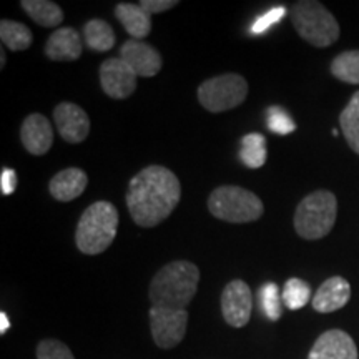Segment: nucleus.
Listing matches in <instances>:
<instances>
[{"mask_svg":"<svg viewBox=\"0 0 359 359\" xmlns=\"http://www.w3.org/2000/svg\"><path fill=\"white\" fill-rule=\"evenodd\" d=\"M182 198V187L172 170L150 165L132 178L127 206L138 226L154 228L167 219Z\"/></svg>","mask_w":359,"mask_h":359,"instance_id":"f257e3e1","label":"nucleus"},{"mask_svg":"<svg viewBox=\"0 0 359 359\" xmlns=\"http://www.w3.org/2000/svg\"><path fill=\"white\" fill-rule=\"evenodd\" d=\"M200 269L196 264L178 259L165 264L154 276L150 285L151 306L187 309L196 294Z\"/></svg>","mask_w":359,"mask_h":359,"instance_id":"f03ea898","label":"nucleus"},{"mask_svg":"<svg viewBox=\"0 0 359 359\" xmlns=\"http://www.w3.org/2000/svg\"><path fill=\"white\" fill-rule=\"evenodd\" d=\"M118 212L109 201L92 203L80 217L75 233L77 248L85 255H100L114 243Z\"/></svg>","mask_w":359,"mask_h":359,"instance_id":"7ed1b4c3","label":"nucleus"},{"mask_svg":"<svg viewBox=\"0 0 359 359\" xmlns=\"http://www.w3.org/2000/svg\"><path fill=\"white\" fill-rule=\"evenodd\" d=\"M338 215V200L331 191L309 193L294 213V230L304 240H320L333 230Z\"/></svg>","mask_w":359,"mask_h":359,"instance_id":"20e7f679","label":"nucleus"},{"mask_svg":"<svg viewBox=\"0 0 359 359\" xmlns=\"http://www.w3.org/2000/svg\"><path fill=\"white\" fill-rule=\"evenodd\" d=\"M291 22L299 37L314 47H330L339 39V25L334 15L320 2L303 0L291 8Z\"/></svg>","mask_w":359,"mask_h":359,"instance_id":"39448f33","label":"nucleus"},{"mask_svg":"<svg viewBox=\"0 0 359 359\" xmlns=\"http://www.w3.org/2000/svg\"><path fill=\"white\" fill-rule=\"evenodd\" d=\"M208 210L215 218L228 223H251L262 218L263 201L253 191L241 187L215 188L208 198Z\"/></svg>","mask_w":359,"mask_h":359,"instance_id":"423d86ee","label":"nucleus"},{"mask_svg":"<svg viewBox=\"0 0 359 359\" xmlns=\"http://www.w3.org/2000/svg\"><path fill=\"white\" fill-rule=\"evenodd\" d=\"M248 95V83L238 74H224L206 80L198 87L201 107L212 114L233 110L240 107Z\"/></svg>","mask_w":359,"mask_h":359,"instance_id":"0eeeda50","label":"nucleus"},{"mask_svg":"<svg viewBox=\"0 0 359 359\" xmlns=\"http://www.w3.org/2000/svg\"><path fill=\"white\" fill-rule=\"evenodd\" d=\"M187 309L151 306L150 327L155 344L161 349H172L182 343L187 334Z\"/></svg>","mask_w":359,"mask_h":359,"instance_id":"6e6552de","label":"nucleus"},{"mask_svg":"<svg viewBox=\"0 0 359 359\" xmlns=\"http://www.w3.org/2000/svg\"><path fill=\"white\" fill-rule=\"evenodd\" d=\"M253 309V294L250 286L241 280H233L224 286L222 294V313L224 321L233 327L248 325Z\"/></svg>","mask_w":359,"mask_h":359,"instance_id":"1a4fd4ad","label":"nucleus"},{"mask_svg":"<svg viewBox=\"0 0 359 359\" xmlns=\"http://www.w3.org/2000/svg\"><path fill=\"white\" fill-rule=\"evenodd\" d=\"M137 74L122 58H109L100 67V83L103 92L115 100L128 98L137 88Z\"/></svg>","mask_w":359,"mask_h":359,"instance_id":"9d476101","label":"nucleus"},{"mask_svg":"<svg viewBox=\"0 0 359 359\" xmlns=\"http://www.w3.org/2000/svg\"><path fill=\"white\" fill-rule=\"evenodd\" d=\"M120 58L128 64L137 77H155L161 70L163 60L156 48L142 40L130 39L120 48Z\"/></svg>","mask_w":359,"mask_h":359,"instance_id":"9b49d317","label":"nucleus"},{"mask_svg":"<svg viewBox=\"0 0 359 359\" xmlns=\"http://www.w3.org/2000/svg\"><path fill=\"white\" fill-rule=\"evenodd\" d=\"M53 120L60 137L69 143L83 142L90 132L88 115L75 103H58L53 110Z\"/></svg>","mask_w":359,"mask_h":359,"instance_id":"f8f14e48","label":"nucleus"},{"mask_svg":"<svg viewBox=\"0 0 359 359\" xmlns=\"http://www.w3.org/2000/svg\"><path fill=\"white\" fill-rule=\"evenodd\" d=\"M308 359H358V348L348 333L330 330L316 339Z\"/></svg>","mask_w":359,"mask_h":359,"instance_id":"ddd939ff","label":"nucleus"},{"mask_svg":"<svg viewBox=\"0 0 359 359\" xmlns=\"http://www.w3.org/2000/svg\"><path fill=\"white\" fill-rule=\"evenodd\" d=\"M20 140L25 150L32 155H45L52 148L53 130L52 125L40 114H30L22 123Z\"/></svg>","mask_w":359,"mask_h":359,"instance_id":"4468645a","label":"nucleus"},{"mask_svg":"<svg viewBox=\"0 0 359 359\" xmlns=\"http://www.w3.org/2000/svg\"><path fill=\"white\" fill-rule=\"evenodd\" d=\"M83 42L80 34L72 27H62L48 37L45 55L55 62H72L82 55Z\"/></svg>","mask_w":359,"mask_h":359,"instance_id":"2eb2a0df","label":"nucleus"},{"mask_svg":"<svg viewBox=\"0 0 359 359\" xmlns=\"http://www.w3.org/2000/svg\"><path fill=\"white\" fill-rule=\"evenodd\" d=\"M351 298V286L341 276H333L326 280L313 296V308L318 313L338 311Z\"/></svg>","mask_w":359,"mask_h":359,"instance_id":"dca6fc26","label":"nucleus"},{"mask_svg":"<svg viewBox=\"0 0 359 359\" xmlns=\"http://www.w3.org/2000/svg\"><path fill=\"white\" fill-rule=\"evenodd\" d=\"M88 178L87 173L80 168H67L58 172L55 177L50 180V195L58 201H72L79 198L87 188Z\"/></svg>","mask_w":359,"mask_h":359,"instance_id":"f3484780","label":"nucleus"},{"mask_svg":"<svg viewBox=\"0 0 359 359\" xmlns=\"http://www.w3.org/2000/svg\"><path fill=\"white\" fill-rule=\"evenodd\" d=\"M115 15L125 30L135 40L145 39L151 30V15L142 6L135 4H118L115 7Z\"/></svg>","mask_w":359,"mask_h":359,"instance_id":"a211bd4d","label":"nucleus"},{"mask_svg":"<svg viewBox=\"0 0 359 359\" xmlns=\"http://www.w3.org/2000/svg\"><path fill=\"white\" fill-rule=\"evenodd\" d=\"M27 15L42 27H58L64 20V12L50 0H24L20 4Z\"/></svg>","mask_w":359,"mask_h":359,"instance_id":"6ab92c4d","label":"nucleus"},{"mask_svg":"<svg viewBox=\"0 0 359 359\" xmlns=\"http://www.w3.org/2000/svg\"><path fill=\"white\" fill-rule=\"evenodd\" d=\"M115 34L109 22L93 19L83 27V42L95 52H109L115 45Z\"/></svg>","mask_w":359,"mask_h":359,"instance_id":"aec40b11","label":"nucleus"},{"mask_svg":"<svg viewBox=\"0 0 359 359\" xmlns=\"http://www.w3.org/2000/svg\"><path fill=\"white\" fill-rule=\"evenodd\" d=\"M341 132L354 154L359 155V90L339 115Z\"/></svg>","mask_w":359,"mask_h":359,"instance_id":"412c9836","label":"nucleus"},{"mask_svg":"<svg viewBox=\"0 0 359 359\" xmlns=\"http://www.w3.org/2000/svg\"><path fill=\"white\" fill-rule=\"evenodd\" d=\"M0 39L12 52L27 50L32 45V32L29 27L13 20L0 22Z\"/></svg>","mask_w":359,"mask_h":359,"instance_id":"4be33fe9","label":"nucleus"},{"mask_svg":"<svg viewBox=\"0 0 359 359\" xmlns=\"http://www.w3.org/2000/svg\"><path fill=\"white\" fill-rule=\"evenodd\" d=\"M240 158L248 168H259L266 161V140L262 133H248L241 140Z\"/></svg>","mask_w":359,"mask_h":359,"instance_id":"5701e85b","label":"nucleus"},{"mask_svg":"<svg viewBox=\"0 0 359 359\" xmlns=\"http://www.w3.org/2000/svg\"><path fill=\"white\" fill-rule=\"evenodd\" d=\"M331 74L341 82L359 85V50L339 53L331 64Z\"/></svg>","mask_w":359,"mask_h":359,"instance_id":"b1692460","label":"nucleus"},{"mask_svg":"<svg viewBox=\"0 0 359 359\" xmlns=\"http://www.w3.org/2000/svg\"><path fill=\"white\" fill-rule=\"evenodd\" d=\"M311 299V288L306 281L299 280V278H290L285 283V290H283V303L291 311L302 309L306 306Z\"/></svg>","mask_w":359,"mask_h":359,"instance_id":"393cba45","label":"nucleus"},{"mask_svg":"<svg viewBox=\"0 0 359 359\" xmlns=\"http://www.w3.org/2000/svg\"><path fill=\"white\" fill-rule=\"evenodd\" d=\"M258 299L259 306H262L263 313L266 314L268 320L278 321L283 313V294H280V290L275 283H266L262 288L258 290Z\"/></svg>","mask_w":359,"mask_h":359,"instance_id":"a878e982","label":"nucleus"},{"mask_svg":"<svg viewBox=\"0 0 359 359\" xmlns=\"http://www.w3.org/2000/svg\"><path fill=\"white\" fill-rule=\"evenodd\" d=\"M266 123L268 128L276 135H290L296 130L293 118L280 107H269L266 111Z\"/></svg>","mask_w":359,"mask_h":359,"instance_id":"bb28decb","label":"nucleus"},{"mask_svg":"<svg viewBox=\"0 0 359 359\" xmlns=\"http://www.w3.org/2000/svg\"><path fill=\"white\" fill-rule=\"evenodd\" d=\"M37 359H75L70 348L62 341L43 339L37 346Z\"/></svg>","mask_w":359,"mask_h":359,"instance_id":"cd10ccee","label":"nucleus"},{"mask_svg":"<svg viewBox=\"0 0 359 359\" xmlns=\"http://www.w3.org/2000/svg\"><path fill=\"white\" fill-rule=\"evenodd\" d=\"M286 15V8L278 6V7H273L269 8L268 12H264L262 17H258L257 20L253 22V25L250 27V32L251 35H262L266 32L271 25L278 24V22L283 20V17Z\"/></svg>","mask_w":359,"mask_h":359,"instance_id":"c85d7f7f","label":"nucleus"},{"mask_svg":"<svg viewBox=\"0 0 359 359\" xmlns=\"http://www.w3.org/2000/svg\"><path fill=\"white\" fill-rule=\"evenodd\" d=\"M140 6L151 15V13L167 12L170 8L177 7L178 2L177 0H142Z\"/></svg>","mask_w":359,"mask_h":359,"instance_id":"c756f323","label":"nucleus"},{"mask_svg":"<svg viewBox=\"0 0 359 359\" xmlns=\"http://www.w3.org/2000/svg\"><path fill=\"white\" fill-rule=\"evenodd\" d=\"M0 188L2 195H12L17 188V173L12 168H4L2 177H0Z\"/></svg>","mask_w":359,"mask_h":359,"instance_id":"7c9ffc66","label":"nucleus"},{"mask_svg":"<svg viewBox=\"0 0 359 359\" xmlns=\"http://www.w3.org/2000/svg\"><path fill=\"white\" fill-rule=\"evenodd\" d=\"M11 327V321H8L7 313H0V334H6Z\"/></svg>","mask_w":359,"mask_h":359,"instance_id":"2f4dec72","label":"nucleus"},{"mask_svg":"<svg viewBox=\"0 0 359 359\" xmlns=\"http://www.w3.org/2000/svg\"><path fill=\"white\" fill-rule=\"evenodd\" d=\"M4 65H6V53H4V50H2V55H0V67L4 69Z\"/></svg>","mask_w":359,"mask_h":359,"instance_id":"473e14b6","label":"nucleus"}]
</instances>
